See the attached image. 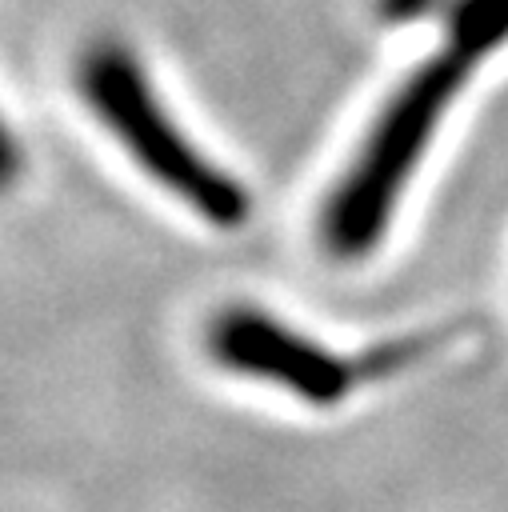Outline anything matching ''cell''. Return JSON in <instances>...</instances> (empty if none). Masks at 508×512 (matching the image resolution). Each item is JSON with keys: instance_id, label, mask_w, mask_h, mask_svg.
Returning a JSON list of instances; mask_svg holds the SVG:
<instances>
[{"instance_id": "1", "label": "cell", "mask_w": 508, "mask_h": 512, "mask_svg": "<svg viewBox=\"0 0 508 512\" xmlns=\"http://www.w3.org/2000/svg\"><path fill=\"white\" fill-rule=\"evenodd\" d=\"M464 68L468 60L456 52L436 56L424 68H416L384 104L356 164L336 184L324 208V244L336 256L356 260L384 236L400 188L408 184L424 144L432 140V128L440 124L448 100L456 96Z\"/></svg>"}, {"instance_id": "2", "label": "cell", "mask_w": 508, "mask_h": 512, "mask_svg": "<svg viewBox=\"0 0 508 512\" xmlns=\"http://www.w3.org/2000/svg\"><path fill=\"white\" fill-rule=\"evenodd\" d=\"M80 88L96 108V116L128 148V156L156 184L180 196L192 212H200L220 228H236L248 216V192L228 172L208 164L200 148L184 140V132L156 100L132 52L116 44L92 48L80 68Z\"/></svg>"}, {"instance_id": "3", "label": "cell", "mask_w": 508, "mask_h": 512, "mask_svg": "<svg viewBox=\"0 0 508 512\" xmlns=\"http://www.w3.org/2000/svg\"><path fill=\"white\" fill-rule=\"evenodd\" d=\"M208 348L224 368L272 380L308 404H336L352 388V368L316 340L256 308H228L208 328Z\"/></svg>"}, {"instance_id": "4", "label": "cell", "mask_w": 508, "mask_h": 512, "mask_svg": "<svg viewBox=\"0 0 508 512\" xmlns=\"http://www.w3.org/2000/svg\"><path fill=\"white\" fill-rule=\"evenodd\" d=\"M452 52L472 60L508 40V0H460L448 16Z\"/></svg>"}, {"instance_id": "5", "label": "cell", "mask_w": 508, "mask_h": 512, "mask_svg": "<svg viewBox=\"0 0 508 512\" xmlns=\"http://www.w3.org/2000/svg\"><path fill=\"white\" fill-rule=\"evenodd\" d=\"M16 172H20V148H16L12 132L0 124V188H8L16 180Z\"/></svg>"}]
</instances>
